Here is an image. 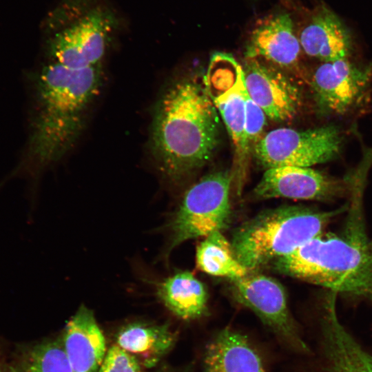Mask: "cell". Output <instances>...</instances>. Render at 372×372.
Returning <instances> with one entry per match:
<instances>
[{"label": "cell", "mask_w": 372, "mask_h": 372, "mask_svg": "<svg viewBox=\"0 0 372 372\" xmlns=\"http://www.w3.org/2000/svg\"><path fill=\"white\" fill-rule=\"evenodd\" d=\"M103 80L102 64L72 69L48 61L41 69L28 150L14 174L36 172L71 151L85 130Z\"/></svg>", "instance_id": "obj_1"}, {"label": "cell", "mask_w": 372, "mask_h": 372, "mask_svg": "<svg viewBox=\"0 0 372 372\" xmlns=\"http://www.w3.org/2000/svg\"><path fill=\"white\" fill-rule=\"evenodd\" d=\"M219 118L204 80L184 77L164 90L153 110L149 143L165 177L178 181L211 158L220 142Z\"/></svg>", "instance_id": "obj_2"}, {"label": "cell", "mask_w": 372, "mask_h": 372, "mask_svg": "<svg viewBox=\"0 0 372 372\" xmlns=\"http://www.w3.org/2000/svg\"><path fill=\"white\" fill-rule=\"evenodd\" d=\"M358 213L340 235L322 233L271 266L283 275L372 303V238Z\"/></svg>", "instance_id": "obj_3"}, {"label": "cell", "mask_w": 372, "mask_h": 372, "mask_svg": "<svg viewBox=\"0 0 372 372\" xmlns=\"http://www.w3.org/2000/svg\"><path fill=\"white\" fill-rule=\"evenodd\" d=\"M346 209L320 211L293 205L264 211L235 230L231 241L234 254L243 267L255 271L322 234Z\"/></svg>", "instance_id": "obj_4"}, {"label": "cell", "mask_w": 372, "mask_h": 372, "mask_svg": "<svg viewBox=\"0 0 372 372\" xmlns=\"http://www.w3.org/2000/svg\"><path fill=\"white\" fill-rule=\"evenodd\" d=\"M119 25L103 0H61L48 21L49 61L72 69L101 65Z\"/></svg>", "instance_id": "obj_5"}, {"label": "cell", "mask_w": 372, "mask_h": 372, "mask_svg": "<svg viewBox=\"0 0 372 372\" xmlns=\"http://www.w3.org/2000/svg\"><path fill=\"white\" fill-rule=\"evenodd\" d=\"M231 172L205 176L184 194L167 225V254L189 240L221 231L231 215Z\"/></svg>", "instance_id": "obj_6"}, {"label": "cell", "mask_w": 372, "mask_h": 372, "mask_svg": "<svg viewBox=\"0 0 372 372\" xmlns=\"http://www.w3.org/2000/svg\"><path fill=\"white\" fill-rule=\"evenodd\" d=\"M342 141L340 130L334 125L307 130L282 127L265 134L252 149L254 157L266 169L309 167L336 158Z\"/></svg>", "instance_id": "obj_7"}, {"label": "cell", "mask_w": 372, "mask_h": 372, "mask_svg": "<svg viewBox=\"0 0 372 372\" xmlns=\"http://www.w3.org/2000/svg\"><path fill=\"white\" fill-rule=\"evenodd\" d=\"M229 289L234 300L254 312L284 344L300 352L309 351L290 313L285 291L277 280L251 271L231 280Z\"/></svg>", "instance_id": "obj_8"}, {"label": "cell", "mask_w": 372, "mask_h": 372, "mask_svg": "<svg viewBox=\"0 0 372 372\" xmlns=\"http://www.w3.org/2000/svg\"><path fill=\"white\" fill-rule=\"evenodd\" d=\"M372 81V65L358 66L348 59L324 62L314 71L311 87L320 116L342 115L366 99Z\"/></svg>", "instance_id": "obj_9"}, {"label": "cell", "mask_w": 372, "mask_h": 372, "mask_svg": "<svg viewBox=\"0 0 372 372\" xmlns=\"http://www.w3.org/2000/svg\"><path fill=\"white\" fill-rule=\"evenodd\" d=\"M347 185L309 167L282 166L267 169L254 195L258 199L331 201L346 194Z\"/></svg>", "instance_id": "obj_10"}, {"label": "cell", "mask_w": 372, "mask_h": 372, "mask_svg": "<svg viewBox=\"0 0 372 372\" xmlns=\"http://www.w3.org/2000/svg\"><path fill=\"white\" fill-rule=\"evenodd\" d=\"M242 69L247 94L269 118L281 122L296 115L302 94L282 70L255 59H245Z\"/></svg>", "instance_id": "obj_11"}, {"label": "cell", "mask_w": 372, "mask_h": 372, "mask_svg": "<svg viewBox=\"0 0 372 372\" xmlns=\"http://www.w3.org/2000/svg\"><path fill=\"white\" fill-rule=\"evenodd\" d=\"M302 48L291 16L285 12L258 20L249 37L245 59H255L280 70L295 69Z\"/></svg>", "instance_id": "obj_12"}, {"label": "cell", "mask_w": 372, "mask_h": 372, "mask_svg": "<svg viewBox=\"0 0 372 372\" xmlns=\"http://www.w3.org/2000/svg\"><path fill=\"white\" fill-rule=\"evenodd\" d=\"M336 293L329 291L322 304V346L324 372H372V355L362 349L340 322Z\"/></svg>", "instance_id": "obj_13"}, {"label": "cell", "mask_w": 372, "mask_h": 372, "mask_svg": "<svg viewBox=\"0 0 372 372\" xmlns=\"http://www.w3.org/2000/svg\"><path fill=\"white\" fill-rule=\"evenodd\" d=\"M63 346L74 372H98L107 349L94 313L81 306L68 322Z\"/></svg>", "instance_id": "obj_14"}, {"label": "cell", "mask_w": 372, "mask_h": 372, "mask_svg": "<svg viewBox=\"0 0 372 372\" xmlns=\"http://www.w3.org/2000/svg\"><path fill=\"white\" fill-rule=\"evenodd\" d=\"M242 69L236 83L225 92L213 99L223 118L234 148V164L231 171V187L240 194L248 169L249 147L245 116V95Z\"/></svg>", "instance_id": "obj_15"}, {"label": "cell", "mask_w": 372, "mask_h": 372, "mask_svg": "<svg viewBox=\"0 0 372 372\" xmlns=\"http://www.w3.org/2000/svg\"><path fill=\"white\" fill-rule=\"evenodd\" d=\"M298 39L305 54L323 63L347 59L351 49V37L344 25L323 7L311 15Z\"/></svg>", "instance_id": "obj_16"}, {"label": "cell", "mask_w": 372, "mask_h": 372, "mask_svg": "<svg viewBox=\"0 0 372 372\" xmlns=\"http://www.w3.org/2000/svg\"><path fill=\"white\" fill-rule=\"evenodd\" d=\"M204 372H267L263 361L242 334L226 328L208 344Z\"/></svg>", "instance_id": "obj_17"}, {"label": "cell", "mask_w": 372, "mask_h": 372, "mask_svg": "<svg viewBox=\"0 0 372 372\" xmlns=\"http://www.w3.org/2000/svg\"><path fill=\"white\" fill-rule=\"evenodd\" d=\"M156 294L165 307L185 320L203 316L208 296L204 285L189 271H178L154 284Z\"/></svg>", "instance_id": "obj_18"}, {"label": "cell", "mask_w": 372, "mask_h": 372, "mask_svg": "<svg viewBox=\"0 0 372 372\" xmlns=\"http://www.w3.org/2000/svg\"><path fill=\"white\" fill-rule=\"evenodd\" d=\"M175 340V333L167 324L141 322L123 326L116 336V344L146 367L155 366L172 349Z\"/></svg>", "instance_id": "obj_19"}, {"label": "cell", "mask_w": 372, "mask_h": 372, "mask_svg": "<svg viewBox=\"0 0 372 372\" xmlns=\"http://www.w3.org/2000/svg\"><path fill=\"white\" fill-rule=\"evenodd\" d=\"M196 260L200 271L231 280L240 278L250 271L238 262L231 242L221 231H215L200 242L196 247Z\"/></svg>", "instance_id": "obj_20"}, {"label": "cell", "mask_w": 372, "mask_h": 372, "mask_svg": "<svg viewBox=\"0 0 372 372\" xmlns=\"http://www.w3.org/2000/svg\"><path fill=\"white\" fill-rule=\"evenodd\" d=\"M24 372H74L63 343L50 340L33 347L22 368Z\"/></svg>", "instance_id": "obj_21"}, {"label": "cell", "mask_w": 372, "mask_h": 372, "mask_svg": "<svg viewBox=\"0 0 372 372\" xmlns=\"http://www.w3.org/2000/svg\"><path fill=\"white\" fill-rule=\"evenodd\" d=\"M241 70L242 65L231 54L214 53L204 80L211 100L230 89L236 83Z\"/></svg>", "instance_id": "obj_22"}, {"label": "cell", "mask_w": 372, "mask_h": 372, "mask_svg": "<svg viewBox=\"0 0 372 372\" xmlns=\"http://www.w3.org/2000/svg\"><path fill=\"white\" fill-rule=\"evenodd\" d=\"M98 372H141V364L134 355L114 344L107 351Z\"/></svg>", "instance_id": "obj_23"}, {"label": "cell", "mask_w": 372, "mask_h": 372, "mask_svg": "<svg viewBox=\"0 0 372 372\" xmlns=\"http://www.w3.org/2000/svg\"><path fill=\"white\" fill-rule=\"evenodd\" d=\"M245 116L247 140L250 148L253 149L265 134L267 116L247 92L245 95Z\"/></svg>", "instance_id": "obj_24"}, {"label": "cell", "mask_w": 372, "mask_h": 372, "mask_svg": "<svg viewBox=\"0 0 372 372\" xmlns=\"http://www.w3.org/2000/svg\"><path fill=\"white\" fill-rule=\"evenodd\" d=\"M0 372H12L11 366H0Z\"/></svg>", "instance_id": "obj_25"}, {"label": "cell", "mask_w": 372, "mask_h": 372, "mask_svg": "<svg viewBox=\"0 0 372 372\" xmlns=\"http://www.w3.org/2000/svg\"><path fill=\"white\" fill-rule=\"evenodd\" d=\"M11 370H12V372H24L22 368L11 366Z\"/></svg>", "instance_id": "obj_26"}]
</instances>
